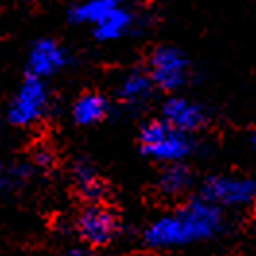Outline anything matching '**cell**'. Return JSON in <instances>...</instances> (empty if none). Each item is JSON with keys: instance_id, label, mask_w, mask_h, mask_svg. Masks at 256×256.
Segmentation results:
<instances>
[{"instance_id": "1", "label": "cell", "mask_w": 256, "mask_h": 256, "mask_svg": "<svg viewBox=\"0 0 256 256\" xmlns=\"http://www.w3.org/2000/svg\"><path fill=\"white\" fill-rule=\"evenodd\" d=\"M224 229V212L204 196L192 198L146 229L144 240L154 248H173L216 237Z\"/></svg>"}, {"instance_id": "2", "label": "cell", "mask_w": 256, "mask_h": 256, "mask_svg": "<svg viewBox=\"0 0 256 256\" xmlns=\"http://www.w3.org/2000/svg\"><path fill=\"white\" fill-rule=\"evenodd\" d=\"M140 150L150 160L163 161L167 165L182 163L194 152V140L163 118L146 122L140 130Z\"/></svg>"}, {"instance_id": "3", "label": "cell", "mask_w": 256, "mask_h": 256, "mask_svg": "<svg viewBox=\"0 0 256 256\" xmlns=\"http://www.w3.org/2000/svg\"><path fill=\"white\" fill-rule=\"evenodd\" d=\"M146 70L158 90L175 94L188 84L192 64L182 48L175 45H158L150 52Z\"/></svg>"}, {"instance_id": "4", "label": "cell", "mask_w": 256, "mask_h": 256, "mask_svg": "<svg viewBox=\"0 0 256 256\" xmlns=\"http://www.w3.org/2000/svg\"><path fill=\"white\" fill-rule=\"evenodd\" d=\"M48 88L47 82L26 76V80L20 84L14 97L8 105V120L14 126L26 128L39 122L48 109Z\"/></svg>"}, {"instance_id": "5", "label": "cell", "mask_w": 256, "mask_h": 256, "mask_svg": "<svg viewBox=\"0 0 256 256\" xmlns=\"http://www.w3.org/2000/svg\"><path fill=\"white\" fill-rule=\"evenodd\" d=\"M202 196L220 208H244L256 202V180L250 176L216 175L202 186Z\"/></svg>"}, {"instance_id": "6", "label": "cell", "mask_w": 256, "mask_h": 256, "mask_svg": "<svg viewBox=\"0 0 256 256\" xmlns=\"http://www.w3.org/2000/svg\"><path fill=\"white\" fill-rule=\"evenodd\" d=\"M28 76L47 80L50 76L58 74L68 64V52L66 48L48 37H41L32 45L28 52Z\"/></svg>"}, {"instance_id": "7", "label": "cell", "mask_w": 256, "mask_h": 256, "mask_svg": "<svg viewBox=\"0 0 256 256\" xmlns=\"http://www.w3.org/2000/svg\"><path fill=\"white\" fill-rule=\"evenodd\" d=\"M76 229L80 237L92 246H105L109 244L116 231H118V222L109 208L105 206H90L78 216Z\"/></svg>"}, {"instance_id": "8", "label": "cell", "mask_w": 256, "mask_h": 256, "mask_svg": "<svg viewBox=\"0 0 256 256\" xmlns=\"http://www.w3.org/2000/svg\"><path fill=\"white\" fill-rule=\"evenodd\" d=\"M161 118L171 126H175L176 130L192 136L196 130L204 128V124L208 122V112L200 103L192 101L188 97L171 96L163 101Z\"/></svg>"}, {"instance_id": "9", "label": "cell", "mask_w": 256, "mask_h": 256, "mask_svg": "<svg viewBox=\"0 0 256 256\" xmlns=\"http://www.w3.org/2000/svg\"><path fill=\"white\" fill-rule=\"evenodd\" d=\"M154 90H156V86L150 78L148 70L136 68L122 76V80L118 84V97H120V101H124L128 105L138 107V105H144L152 97Z\"/></svg>"}, {"instance_id": "10", "label": "cell", "mask_w": 256, "mask_h": 256, "mask_svg": "<svg viewBox=\"0 0 256 256\" xmlns=\"http://www.w3.org/2000/svg\"><path fill=\"white\" fill-rule=\"evenodd\" d=\"M109 112V101L103 94H84L72 105V118L80 126H92L101 122Z\"/></svg>"}, {"instance_id": "11", "label": "cell", "mask_w": 256, "mask_h": 256, "mask_svg": "<svg viewBox=\"0 0 256 256\" xmlns=\"http://www.w3.org/2000/svg\"><path fill=\"white\" fill-rule=\"evenodd\" d=\"M134 22H136L134 14L126 10L124 6H118L94 28V35L97 41H103V43L116 41V39L124 37L126 33H130V30L134 28Z\"/></svg>"}, {"instance_id": "12", "label": "cell", "mask_w": 256, "mask_h": 256, "mask_svg": "<svg viewBox=\"0 0 256 256\" xmlns=\"http://www.w3.org/2000/svg\"><path fill=\"white\" fill-rule=\"evenodd\" d=\"M118 6H122V0H80L74 6H70L68 20L78 26L86 24V26L96 28L103 18L111 14Z\"/></svg>"}, {"instance_id": "13", "label": "cell", "mask_w": 256, "mask_h": 256, "mask_svg": "<svg viewBox=\"0 0 256 256\" xmlns=\"http://www.w3.org/2000/svg\"><path fill=\"white\" fill-rule=\"evenodd\" d=\"M192 184V173L184 163H171L160 175V190L167 196L184 192Z\"/></svg>"}, {"instance_id": "14", "label": "cell", "mask_w": 256, "mask_h": 256, "mask_svg": "<svg viewBox=\"0 0 256 256\" xmlns=\"http://www.w3.org/2000/svg\"><path fill=\"white\" fill-rule=\"evenodd\" d=\"M74 182L78 186V190L90 198V200H97L103 194V184L101 178L97 175V171L90 165V163H78L74 169Z\"/></svg>"}, {"instance_id": "15", "label": "cell", "mask_w": 256, "mask_h": 256, "mask_svg": "<svg viewBox=\"0 0 256 256\" xmlns=\"http://www.w3.org/2000/svg\"><path fill=\"white\" fill-rule=\"evenodd\" d=\"M66 256H96L90 248H86V246H76V248H70Z\"/></svg>"}, {"instance_id": "16", "label": "cell", "mask_w": 256, "mask_h": 256, "mask_svg": "<svg viewBox=\"0 0 256 256\" xmlns=\"http://www.w3.org/2000/svg\"><path fill=\"white\" fill-rule=\"evenodd\" d=\"M50 160H52V158H50V154H48V152H45V150H41V152H37V154H35V161H37L39 165H43V167H45V165H48V163H50Z\"/></svg>"}, {"instance_id": "17", "label": "cell", "mask_w": 256, "mask_h": 256, "mask_svg": "<svg viewBox=\"0 0 256 256\" xmlns=\"http://www.w3.org/2000/svg\"><path fill=\"white\" fill-rule=\"evenodd\" d=\"M252 146H254V148H256V132H254V134H252Z\"/></svg>"}, {"instance_id": "18", "label": "cell", "mask_w": 256, "mask_h": 256, "mask_svg": "<svg viewBox=\"0 0 256 256\" xmlns=\"http://www.w3.org/2000/svg\"><path fill=\"white\" fill-rule=\"evenodd\" d=\"M2 184H4V180H2V175H0V190H2Z\"/></svg>"}]
</instances>
